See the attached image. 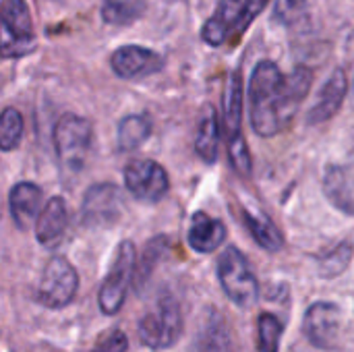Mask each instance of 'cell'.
I'll return each mask as SVG.
<instances>
[{
    "instance_id": "cell-1",
    "label": "cell",
    "mask_w": 354,
    "mask_h": 352,
    "mask_svg": "<svg viewBox=\"0 0 354 352\" xmlns=\"http://www.w3.org/2000/svg\"><path fill=\"white\" fill-rule=\"evenodd\" d=\"M305 95L282 75L276 62L261 60L255 64L249 81L251 127L259 137L278 135L295 116Z\"/></svg>"
},
{
    "instance_id": "cell-2",
    "label": "cell",
    "mask_w": 354,
    "mask_h": 352,
    "mask_svg": "<svg viewBox=\"0 0 354 352\" xmlns=\"http://www.w3.org/2000/svg\"><path fill=\"white\" fill-rule=\"evenodd\" d=\"M35 50V29L25 0H0V56L23 58Z\"/></svg>"
},
{
    "instance_id": "cell-3",
    "label": "cell",
    "mask_w": 354,
    "mask_h": 352,
    "mask_svg": "<svg viewBox=\"0 0 354 352\" xmlns=\"http://www.w3.org/2000/svg\"><path fill=\"white\" fill-rule=\"evenodd\" d=\"M135 268H137V249L133 241H122L116 247L114 261L97 293V305L104 315H116L122 309L131 282L135 278Z\"/></svg>"
},
{
    "instance_id": "cell-4",
    "label": "cell",
    "mask_w": 354,
    "mask_h": 352,
    "mask_svg": "<svg viewBox=\"0 0 354 352\" xmlns=\"http://www.w3.org/2000/svg\"><path fill=\"white\" fill-rule=\"evenodd\" d=\"M218 280L226 297L241 309H251L259 299L257 278L247 257L236 249L228 247L218 259Z\"/></svg>"
},
{
    "instance_id": "cell-5",
    "label": "cell",
    "mask_w": 354,
    "mask_h": 352,
    "mask_svg": "<svg viewBox=\"0 0 354 352\" xmlns=\"http://www.w3.org/2000/svg\"><path fill=\"white\" fill-rule=\"evenodd\" d=\"M139 340L151 351L172 349L183 334L180 307L172 297H162L153 311H147L137 328Z\"/></svg>"
},
{
    "instance_id": "cell-6",
    "label": "cell",
    "mask_w": 354,
    "mask_h": 352,
    "mask_svg": "<svg viewBox=\"0 0 354 352\" xmlns=\"http://www.w3.org/2000/svg\"><path fill=\"white\" fill-rule=\"evenodd\" d=\"M93 137V124L79 114H64L54 124V149L64 168L81 170Z\"/></svg>"
},
{
    "instance_id": "cell-7",
    "label": "cell",
    "mask_w": 354,
    "mask_h": 352,
    "mask_svg": "<svg viewBox=\"0 0 354 352\" xmlns=\"http://www.w3.org/2000/svg\"><path fill=\"white\" fill-rule=\"evenodd\" d=\"M79 290V274L73 263L64 257H52L35 288V303L46 309H64L73 303Z\"/></svg>"
},
{
    "instance_id": "cell-8",
    "label": "cell",
    "mask_w": 354,
    "mask_h": 352,
    "mask_svg": "<svg viewBox=\"0 0 354 352\" xmlns=\"http://www.w3.org/2000/svg\"><path fill=\"white\" fill-rule=\"evenodd\" d=\"M127 191L143 203H158L166 197L170 189L168 172L156 160H133L124 168Z\"/></svg>"
},
{
    "instance_id": "cell-9",
    "label": "cell",
    "mask_w": 354,
    "mask_h": 352,
    "mask_svg": "<svg viewBox=\"0 0 354 352\" xmlns=\"http://www.w3.org/2000/svg\"><path fill=\"white\" fill-rule=\"evenodd\" d=\"M83 220L91 226H108L114 224L122 214V195L112 183H95L91 185L81 203Z\"/></svg>"
},
{
    "instance_id": "cell-10",
    "label": "cell",
    "mask_w": 354,
    "mask_h": 352,
    "mask_svg": "<svg viewBox=\"0 0 354 352\" xmlns=\"http://www.w3.org/2000/svg\"><path fill=\"white\" fill-rule=\"evenodd\" d=\"M110 64H112V71L116 77L131 81V79H141V77L162 71L164 56L151 48L129 44V46H120L112 52Z\"/></svg>"
},
{
    "instance_id": "cell-11",
    "label": "cell",
    "mask_w": 354,
    "mask_h": 352,
    "mask_svg": "<svg viewBox=\"0 0 354 352\" xmlns=\"http://www.w3.org/2000/svg\"><path fill=\"white\" fill-rule=\"evenodd\" d=\"M340 332V309L334 303H313L305 313V336L317 349L330 351L336 346Z\"/></svg>"
},
{
    "instance_id": "cell-12",
    "label": "cell",
    "mask_w": 354,
    "mask_h": 352,
    "mask_svg": "<svg viewBox=\"0 0 354 352\" xmlns=\"http://www.w3.org/2000/svg\"><path fill=\"white\" fill-rule=\"evenodd\" d=\"M44 207V191L29 180L17 183L8 193V210L19 230H29Z\"/></svg>"
},
{
    "instance_id": "cell-13",
    "label": "cell",
    "mask_w": 354,
    "mask_h": 352,
    "mask_svg": "<svg viewBox=\"0 0 354 352\" xmlns=\"http://www.w3.org/2000/svg\"><path fill=\"white\" fill-rule=\"evenodd\" d=\"M348 93V81H346V73L342 68H336L330 79L324 83L322 91L317 93L315 104L311 106L307 118L309 124H319V122H328L330 118H334L338 114V110L342 108V102Z\"/></svg>"
},
{
    "instance_id": "cell-14",
    "label": "cell",
    "mask_w": 354,
    "mask_h": 352,
    "mask_svg": "<svg viewBox=\"0 0 354 352\" xmlns=\"http://www.w3.org/2000/svg\"><path fill=\"white\" fill-rule=\"evenodd\" d=\"M189 352H234L230 328L218 311L205 313Z\"/></svg>"
},
{
    "instance_id": "cell-15",
    "label": "cell",
    "mask_w": 354,
    "mask_h": 352,
    "mask_svg": "<svg viewBox=\"0 0 354 352\" xmlns=\"http://www.w3.org/2000/svg\"><path fill=\"white\" fill-rule=\"evenodd\" d=\"M66 224H68L66 201L62 197H50L44 203V207L35 220V226H33L37 243L44 247H54L62 239Z\"/></svg>"
},
{
    "instance_id": "cell-16",
    "label": "cell",
    "mask_w": 354,
    "mask_h": 352,
    "mask_svg": "<svg viewBox=\"0 0 354 352\" xmlns=\"http://www.w3.org/2000/svg\"><path fill=\"white\" fill-rule=\"evenodd\" d=\"M226 239V226L224 222L207 216L205 212H197L191 218L187 241L193 251L197 253H214Z\"/></svg>"
},
{
    "instance_id": "cell-17",
    "label": "cell",
    "mask_w": 354,
    "mask_h": 352,
    "mask_svg": "<svg viewBox=\"0 0 354 352\" xmlns=\"http://www.w3.org/2000/svg\"><path fill=\"white\" fill-rule=\"evenodd\" d=\"M243 0H220L214 15L205 21L203 29H201V37L205 44L209 46H222L228 35L234 33V25L241 12Z\"/></svg>"
},
{
    "instance_id": "cell-18",
    "label": "cell",
    "mask_w": 354,
    "mask_h": 352,
    "mask_svg": "<svg viewBox=\"0 0 354 352\" xmlns=\"http://www.w3.org/2000/svg\"><path fill=\"white\" fill-rule=\"evenodd\" d=\"M218 147H220V118L216 108L207 104L199 118L195 151L205 164H214L218 160Z\"/></svg>"
},
{
    "instance_id": "cell-19",
    "label": "cell",
    "mask_w": 354,
    "mask_h": 352,
    "mask_svg": "<svg viewBox=\"0 0 354 352\" xmlns=\"http://www.w3.org/2000/svg\"><path fill=\"white\" fill-rule=\"evenodd\" d=\"M243 73L236 68L230 73L226 89H224V131L226 139L243 133Z\"/></svg>"
},
{
    "instance_id": "cell-20",
    "label": "cell",
    "mask_w": 354,
    "mask_h": 352,
    "mask_svg": "<svg viewBox=\"0 0 354 352\" xmlns=\"http://www.w3.org/2000/svg\"><path fill=\"white\" fill-rule=\"evenodd\" d=\"M151 135V120L147 114H129L118 122L116 129V147L120 151L139 149Z\"/></svg>"
},
{
    "instance_id": "cell-21",
    "label": "cell",
    "mask_w": 354,
    "mask_h": 352,
    "mask_svg": "<svg viewBox=\"0 0 354 352\" xmlns=\"http://www.w3.org/2000/svg\"><path fill=\"white\" fill-rule=\"evenodd\" d=\"M243 220H245V226L249 228V232L253 234V239L257 241V245L261 249H266L270 253H276V251H280L284 247L282 232L276 228V224L268 216L243 210Z\"/></svg>"
},
{
    "instance_id": "cell-22",
    "label": "cell",
    "mask_w": 354,
    "mask_h": 352,
    "mask_svg": "<svg viewBox=\"0 0 354 352\" xmlns=\"http://www.w3.org/2000/svg\"><path fill=\"white\" fill-rule=\"evenodd\" d=\"M324 193L326 197L342 212L354 214V199L351 193V183L346 172L340 166H330L324 176Z\"/></svg>"
},
{
    "instance_id": "cell-23",
    "label": "cell",
    "mask_w": 354,
    "mask_h": 352,
    "mask_svg": "<svg viewBox=\"0 0 354 352\" xmlns=\"http://www.w3.org/2000/svg\"><path fill=\"white\" fill-rule=\"evenodd\" d=\"M145 10L143 0H104L102 19L108 25H131Z\"/></svg>"
},
{
    "instance_id": "cell-24",
    "label": "cell",
    "mask_w": 354,
    "mask_h": 352,
    "mask_svg": "<svg viewBox=\"0 0 354 352\" xmlns=\"http://www.w3.org/2000/svg\"><path fill=\"white\" fill-rule=\"evenodd\" d=\"M25 122L17 108L8 106L0 112V151H12L23 139Z\"/></svg>"
},
{
    "instance_id": "cell-25",
    "label": "cell",
    "mask_w": 354,
    "mask_h": 352,
    "mask_svg": "<svg viewBox=\"0 0 354 352\" xmlns=\"http://www.w3.org/2000/svg\"><path fill=\"white\" fill-rule=\"evenodd\" d=\"M284 326L280 319L272 313H261L257 319V351L259 352H278L282 340Z\"/></svg>"
},
{
    "instance_id": "cell-26",
    "label": "cell",
    "mask_w": 354,
    "mask_h": 352,
    "mask_svg": "<svg viewBox=\"0 0 354 352\" xmlns=\"http://www.w3.org/2000/svg\"><path fill=\"white\" fill-rule=\"evenodd\" d=\"M353 259V245L351 243H340L334 251L324 255L319 259V274L322 278H336L340 276Z\"/></svg>"
},
{
    "instance_id": "cell-27",
    "label": "cell",
    "mask_w": 354,
    "mask_h": 352,
    "mask_svg": "<svg viewBox=\"0 0 354 352\" xmlns=\"http://www.w3.org/2000/svg\"><path fill=\"white\" fill-rule=\"evenodd\" d=\"M226 143H228V158H230V164H232V168L236 170V174L249 176V174H251V168H253V162H251L249 145H247L243 133L228 137Z\"/></svg>"
},
{
    "instance_id": "cell-28",
    "label": "cell",
    "mask_w": 354,
    "mask_h": 352,
    "mask_svg": "<svg viewBox=\"0 0 354 352\" xmlns=\"http://www.w3.org/2000/svg\"><path fill=\"white\" fill-rule=\"evenodd\" d=\"M307 15V0H276L274 17L282 25H297Z\"/></svg>"
},
{
    "instance_id": "cell-29",
    "label": "cell",
    "mask_w": 354,
    "mask_h": 352,
    "mask_svg": "<svg viewBox=\"0 0 354 352\" xmlns=\"http://www.w3.org/2000/svg\"><path fill=\"white\" fill-rule=\"evenodd\" d=\"M166 247H168V239H166V237H156V239H151V241L147 243V249H145V253H143V259H141V263H139V270L135 268V272L139 274V280H141V282L147 280V276L151 274L153 266L158 263V259L162 257V253L166 251Z\"/></svg>"
},
{
    "instance_id": "cell-30",
    "label": "cell",
    "mask_w": 354,
    "mask_h": 352,
    "mask_svg": "<svg viewBox=\"0 0 354 352\" xmlns=\"http://www.w3.org/2000/svg\"><path fill=\"white\" fill-rule=\"evenodd\" d=\"M127 351H129V338H127V334H124L122 330H118V328H112V330L104 332V334L97 338V342H95V346H93V351L91 352H127Z\"/></svg>"
},
{
    "instance_id": "cell-31",
    "label": "cell",
    "mask_w": 354,
    "mask_h": 352,
    "mask_svg": "<svg viewBox=\"0 0 354 352\" xmlns=\"http://www.w3.org/2000/svg\"><path fill=\"white\" fill-rule=\"evenodd\" d=\"M268 2L270 0H245L241 6V12H239L236 25H234V35H243L247 31V27L263 12Z\"/></svg>"
},
{
    "instance_id": "cell-32",
    "label": "cell",
    "mask_w": 354,
    "mask_h": 352,
    "mask_svg": "<svg viewBox=\"0 0 354 352\" xmlns=\"http://www.w3.org/2000/svg\"><path fill=\"white\" fill-rule=\"evenodd\" d=\"M353 95H354V89H353Z\"/></svg>"
}]
</instances>
